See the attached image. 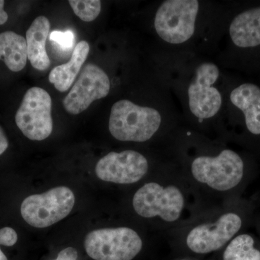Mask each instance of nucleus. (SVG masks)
Instances as JSON below:
<instances>
[{
  "label": "nucleus",
  "instance_id": "1",
  "mask_svg": "<svg viewBox=\"0 0 260 260\" xmlns=\"http://www.w3.org/2000/svg\"><path fill=\"white\" fill-rule=\"evenodd\" d=\"M161 121V115L156 109L121 100L112 106L109 129L119 141L143 143L155 134Z\"/></svg>",
  "mask_w": 260,
  "mask_h": 260
},
{
  "label": "nucleus",
  "instance_id": "2",
  "mask_svg": "<svg viewBox=\"0 0 260 260\" xmlns=\"http://www.w3.org/2000/svg\"><path fill=\"white\" fill-rule=\"evenodd\" d=\"M199 8L197 0L162 2L154 20L155 30L160 39L172 44H181L189 40L194 34Z\"/></svg>",
  "mask_w": 260,
  "mask_h": 260
},
{
  "label": "nucleus",
  "instance_id": "3",
  "mask_svg": "<svg viewBox=\"0 0 260 260\" xmlns=\"http://www.w3.org/2000/svg\"><path fill=\"white\" fill-rule=\"evenodd\" d=\"M84 246L95 260H132L141 251L143 242L134 230L121 227L92 231Z\"/></svg>",
  "mask_w": 260,
  "mask_h": 260
},
{
  "label": "nucleus",
  "instance_id": "4",
  "mask_svg": "<svg viewBox=\"0 0 260 260\" xmlns=\"http://www.w3.org/2000/svg\"><path fill=\"white\" fill-rule=\"evenodd\" d=\"M74 193L67 186H57L41 194L25 198L20 207L22 217L32 227L43 229L64 219L73 210Z\"/></svg>",
  "mask_w": 260,
  "mask_h": 260
},
{
  "label": "nucleus",
  "instance_id": "5",
  "mask_svg": "<svg viewBox=\"0 0 260 260\" xmlns=\"http://www.w3.org/2000/svg\"><path fill=\"white\" fill-rule=\"evenodd\" d=\"M195 179L218 191L235 187L244 175V162L232 150H224L218 156H200L191 164Z\"/></svg>",
  "mask_w": 260,
  "mask_h": 260
},
{
  "label": "nucleus",
  "instance_id": "6",
  "mask_svg": "<svg viewBox=\"0 0 260 260\" xmlns=\"http://www.w3.org/2000/svg\"><path fill=\"white\" fill-rule=\"evenodd\" d=\"M52 101L47 90L39 87L28 89L15 114L20 131L31 140L42 141L52 133Z\"/></svg>",
  "mask_w": 260,
  "mask_h": 260
},
{
  "label": "nucleus",
  "instance_id": "7",
  "mask_svg": "<svg viewBox=\"0 0 260 260\" xmlns=\"http://www.w3.org/2000/svg\"><path fill=\"white\" fill-rule=\"evenodd\" d=\"M133 208L144 218L160 216L162 220L174 222L180 217L184 208V197L174 186L164 187L150 182L142 186L133 198Z\"/></svg>",
  "mask_w": 260,
  "mask_h": 260
},
{
  "label": "nucleus",
  "instance_id": "8",
  "mask_svg": "<svg viewBox=\"0 0 260 260\" xmlns=\"http://www.w3.org/2000/svg\"><path fill=\"white\" fill-rule=\"evenodd\" d=\"M219 77L218 67L210 61L201 63L195 71L188 88V99L189 109L198 119H210L220 111L221 94L214 87Z\"/></svg>",
  "mask_w": 260,
  "mask_h": 260
},
{
  "label": "nucleus",
  "instance_id": "9",
  "mask_svg": "<svg viewBox=\"0 0 260 260\" xmlns=\"http://www.w3.org/2000/svg\"><path fill=\"white\" fill-rule=\"evenodd\" d=\"M110 88L107 73L90 63L84 67L79 78L63 99V107L67 112L77 115L86 110L95 100L107 97Z\"/></svg>",
  "mask_w": 260,
  "mask_h": 260
},
{
  "label": "nucleus",
  "instance_id": "10",
  "mask_svg": "<svg viewBox=\"0 0 260 260\" xmlns=\"http://www.w3.org/2000/svg\"><path fill=\"white\" fill-rule=\"evenodd\" d=\"M148 170V162L135 150L121 153L111 152L99 160L95 166L98 178L116 184H133L140 181Z\"/></svg>",
  "mask_w": 260,
  "mask_h": 260
},
{
  "label": "nucleus",
  "instance_id": "11",
  "mask_svg": "<svg viewBox=\"0 0 260 260\" xmlns=\"http://www.w3.org/2000/svg\"><path fill=\"white\" fill-rule=\"evenodd\" d=\"M242 220L237 214H224L216 223L194 228L186 239V244L198 254H206L223 247L242 227Z\"/></svg>",
  "mask_w": 260,
  "mask_h": 260
},
{
  "label": "nucleus",
  "instance_id": "12",
  "mask_svg": "<svg viewBox=\"0 0 260 260\" xmlns=\"http://www.w3.org/2000/svg\"><path fill=\"white\" fill-rule=\"evenodd\" d=\"M50 30V22L45 16L32 21L26 32L28 58L32 68L40 71L49 69L51 61L46 50V42Z\"/></svg>",
  "mask_w": 260,
  "mask_h": 260
},
{
  "label": "nucleus",
  "instance_id": "13",
  "mask_svg": "<svg viewBox=\"0 0 260 260\" xmlns=\"http://www.w3.org/2000/svg\"><path fill=\"white\" fill-rule=\"evenodd\" d=\"M231 101L245 116L246 127L251 133L260 135V88L244 83L232 90Z\"/></svg>",
  "mask_w": 260,
  "mask_h": 260
},
{
  "label": "nucleus",
  "instance_id": "14",
  "mask_svg": "<svg viewBox=\"0 0 260 260\" xmlns=\"http://www.w3.org/2000/svg\"><path fill=\"white\" fill-rule=\"evenodd\" d=\"M232 42L237 47L260 45V7L246 10L234 18L229 28Z\"/></svg>",
  "mask_w": 260,
  "mask_h": 260
},
{
  "label": "nucleus",
  "instance_id": "15",
  "mask_svg": "<svg viewBox=\"0 0 260 260\" xmlns=\"http://www.w3.org/2000/svg\"><path fill=\"white\" fill-rule=\"evenodd\" d=\"M90 46L88 42L82 41L75 46L71 59L66 64L56 66L51 70L49 76L51 83L56 90L65 92L71 88L75 78L88 57Z\"/></svg>",
  "mask_w": 260,
  "mask_h": 260
},
{
  "label": "nucleus",
  "instance_id": "16",
  "mask_svg": "<svg viewBox=\"0 0 260 260\" xmlns=\"http://www.w3.org/2000/svg\"><path fill=\"white\" fill-rule=\"evenodd\" d=\"M28 59L26 39L13 31L0 34V60L8 69L18 73L24 69Z\"/></svg>",
  "mask_w": 260,
  "mask_h": 260
},
{
  "label": "nucleus",
  "instance_id": "17",
  "mask_svg": "<svg viewBox=\"0 0 260 260\" xmlns=\"http://www.w3.org/2000/svg\"><path fill=\"white\" fill-rule=\"evenodd\" d=\"M254 244L250 236H238L225 249L223 260H260V251L254 247Z\"/></svg>",
  "mask_w": 260,
  "mask_h": 260
},
{
  "label": "nucleus",
  "instance_id": "18",
  "mask_svg": "<svg viewBox=\"0 0 260 260\" xmlns=\"http://www.w3.org/2000/svg\"><path fill=\"white\" fill-rule=\"evenodd\" d=\"M69 4L75 14L85 22L93 21L102 10L99 0H70Z\"/></svg>",
  "mask_w": 260,
  "mask_h": 260
},
{
  "label": "nucleus",
  "instance_id": "19",
  "mask_svg": "<svg viewBox=\"0 0 260 260\" xmlns=\"http://www.w3.org/2000/svg\"><path fill=\"white\" fill-rule=\"evenodd\" d=\"M50 39L61 49L67 50L73 47L75 42V34L70 30L64 32L54 30L50 34Z\"/></svg>",
  "mask_w": 260,
  "mask_h": 260
},
{
  "label": "nucleus",
  "instance_id": "20",
  "mask_svg": "<svg viewBox=\"0 0 260 260\" xmlns=\"http://www.w3.org/2000/svg\"><path fill=\"white\" fill-rule=\"evenodd\" d=\"M18 241V234L14 229L5 227L0 229V245L11 246ZM0 260H8L4 253L0 249Z\"/></svg>",
  "mask_w": 260,
  "mask_h": 260
},
{
  "label": "nucleus",
  "instance_id": "21",
  "mask_svg": "<svg viewBox=\"0 0 260 260\" xmlns=\"http://www.w3.org/2000/svg\"><path fill=\"white\" fill-rule=\"evenodd\" d=\"M78 251L73 247H68L63 249L58 254L55 260H78Z\"/></svg>",
  "mask_w": 260,
  "mask_h": 260
},
{
  "label": "nucleus",
  "instance_id": "22",
  "mask_svg": "<svg viewBox=\"0 0 260 260\" xmlns=\"http://www.w3.org/2000/svg\"><path fill=\"white\" fill-rule=\"evenodd\" d=\"M8 145H9V143H8L6 135H5L4 130L0 126V155L6 151Z\"/></svg>",
  "mask_w": 260,
  "mask_h": 260
},
{
  "label": "nucleus",
  "instance_id": "23",
  "mask_svg": "<svg viewBox=\"0 0 260 260\" xmlns=\"http://www.w3.org/2000/svg\"><path fill=\"white\" fill-rule=\"evenodd\" d=\"M5 1L0 0V25L8 21V15L4 10Z\"/></svg>",
  "mask_w": 260,
  "mask_h": 260
}]
</instances>
